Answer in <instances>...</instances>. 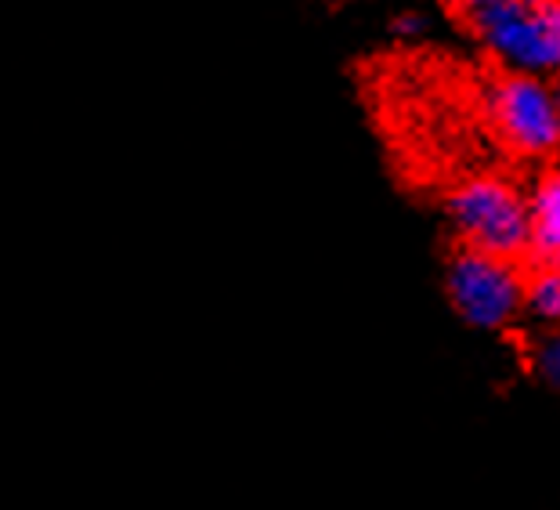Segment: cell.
Listing matches in <instances>:
<instances>
[{
	"instance_id": "3",
	"label": "cell",
	"mask_w": 560,
	"mask_h": 510,
	"mask_svg": "<svg viewBox=\"0 0 560 510\" xmlns=\"http://www.w3.org/2000/svg\"><path fill=\"white\" fill-rule=\"evenodd\" d=\"M448 301L478 329H503L524 308V260L463 246L448 257Z\"/></svg>"
},
{
	"instance_id": "4",
	"label": "cell",
	"mask_w": 560,
	"mask_h": 510,
	"mask_svg": "<svg viewBox=\"0 0 560 510\" xmlns=\"http://www.w3.org/2000/svg\"><path fill=\"white\" fill-rule=\"evenodd\" d=\"M535 260L560 265V167L546 171L532 193V251Z\"/></svg>"
},
{
	"instance_id": "7",
	"label": "cell",
	"mask_w": 560,
	"mask_h": 510,
	"mask_svg": "<svg viewBox=\"0 0 560 510\" xmlns=\"http://www.w3.org/2000/svg\"><path fill=\"white\" fill-rule=\"evenodd\" d=\"M553 94H557V113H560V88H557Z\"/></svg>"
},
{
	"instance_id": "2",
	"label": "cell",
	"mask_w": 560,
	"mask_h": 510,
	"mask_svg": "<svg viewBox=\"0 0 560 510\" xmlns=\"http://www.w3.org/2000/svg\"><path fill=\"white\" fill-rule=\"evenodd\" d=\"M448 218L463 246L524 260L532 251V199L506 177L474 174L448 193Z\"/></svg>"
},
{
	"instance_id": "5",
	"label": "cell",
	"mask_w": 560,
	"mask_h": 510,
	"mask_svg": "<svg viewBox=\"0 0 560 510\" xmlns=\"http://www.w3.org/2000/svg\"><path fill=\"white\" fill-rule=\"evenodd\" d=\"M524 308L546 323H560V265L524 257Z\"/></svg>"
},
{
	"instance_id": "1",
	"label": "cell",
	"mask_w": 560,
	"mask_h": 510,
	"mask_svg": "<svg viewBox=\"0 0 560 510\" xmlns=\"http://www.w3.org/2000/svg\"><path fill=\"white\" fill-rule=\"evenodd\" d=\"M481 98L492 135L524 160H550L560 152L557 94L539 77L488 51L478 66Z\"/></svg>"
},
{
	"instance_id": "6",
	"label": "cell",
	"mask_w": 560,
	"mask_h": 510,
	"mask_svg": "<svg viewBox=\"0 0 560 510\" xmlns=\"http://www.w3.org/2000/svg\"><path fill=\"white\" fill-rule=\"evenodd\" d=\"M535 366H539V373L550 381L557 391H560V334L546 337L539 344V355H535Z\"/></svg>"
}]
</instances>
